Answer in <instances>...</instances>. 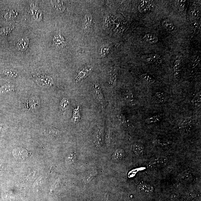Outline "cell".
<instances>
[{
    "label": "cell",
    "mask_w": 201,
    "mask_h": 201,
    "mask_svg": "<svg viewBox=\"0 0 201 201\" xmlns=\"http://www.w3.org/2000/svg\"><path fill=\"white\" fill-rule=\"evenodd\" d=\"M92 67L87 66V67L83 68L80 70L75 78V80L77 84H78L84 78L89 72L92 70Z\"/></svg>",
    "instance_id": "cell-6"
},
{
    "label": "cell",
    "mask_w": 201,
    "mask_h": 201,
    "mask_svg": "<svg viewBox=\"0 0 201 201\" xmlns=\"http://www.w3.org/2000/svg\"><path fill=\"white\" fill-rule=\"evenodd\" d=\"M30 103L33 109H36L40 107V101L38 98L34 97L31 98Z\"/></svg>",
    "instance_id": "cell-20"
},
{
    "label": "cell",
    "mask_w": 201,
    "mask_h": 201,
    "mask_svg": "<svg viewBox=\"0 0 201 201\" xmlns=\"http://www.w3.org/2000/svg\"><path fill=\"white\" fill-rule=\"evenodd\" d=\"M52 4L54 9L58 12L62 13L66 9V5L63 1H52Z\"/></svg>",
    "instance_id": "cell-9"
},
{
    "label": "cell",
    "mask_w": 201,
    "mask_h": 201,
    "mask_svg": "<svg viewBox=\"0 0 201 201\" xmlns=\"http://www.w3.org/2000/svg\"><path fill=\"white\" fill-rule=\"evenodd\" d=\"M192 102L195 104V106L200 107L201 106V92H198L192 99Z\"/></svg>",
    "instance_id": "cell-25"
},
{
    "label": "cell",
    "mask_w": 201,
    "mask_h": 201,
    "mask_svg": "<svg viewBox=\"0 0 201 201\" xmlns=\"http://www.w3.org/2000/svg\"><path fill=\"white\" fill-rule=\"evenodd\" d=\"M159 54L150 53L142 55L141 59L144 62L148 63L151 64L155 63L160 57Z\"/></svg>",
    "instance_id": "cell-5"
},
{
    "label": "cell",
    "mask_w": 201,
    "mask_h": 201,
    "mask_svg": "<svg viewBox=\"0 0 201 201\" xmlns=\"http://www.w3.org/2000/svg\"><path fill=\"white\" fill-rule=\"evenodd\" d=\"M30 9L33 17L37 21H40L43 18L42 13L37 5L32 4L30 5Z\"/></svg>",
    "instance_id": "cell-4"
},
{
    "label": "cell",
    "mask_w": 201,
    "mask_h": 201,
    "mask_svg": "<svg viewBox=\"0 0 201 201\" xmlns=\"http://www.w3.org/2000/svg\"><path fill=\"white\" fill-rule=\"evenodd\" d=\"M110 50V46L105 45H103L99 48V52L100 55L102 57L107 56Z\"/></svg>",
    "instance_id": "cell-24"
},
{
    "label": "cell",
    "mask_w": 201,
    "mask_h": 201,
    "mask_svg": "<svg viewBox=\"0 0 201 201\" xmlns=\"http://www.w3.org/2000/svg\"><path fill=\"white\" fill-rule=\"evenodd\" d=\"M141 77L143 80L149 84H152L154 83L155 80L153 77L146 73H143L141 75Z\"/></svg>",
    "instance_id": "cell-21"
},
{
    "label": "cell",
    "mask_w": 201,
    "mask_h": 201,
    "mask_svg": "<svg viewBox=\"0 0 201 201\" xmlns=\"http://www.w3.org/2000/svg\"><path fill=\"white\" fill-rule=\"evenodd\" d=\"M144 150V146L141 143H136L133 146V151L137 155H139L143 152Z\"/></svg>",
    "instance_id": "cell-19"
},
{
    "label": "cell",
    "mask_w": 201,
    "mask_h": 201,
    "mask_svg": "<svg viewBox=\"0 0 201 201\" xmlns=\"http://www.w3.org/2000/svg\"><path fill=\"white\" fill-rule=\"evenodd\" d=\"M139 189L143 193L146 194L151 193L153 191V187L149 184H142L140 186Z\"/></svg>",
    "instance_id": "cell-18"
},
{
    "label": "cell",
    "mask_w": 201,
    "mask_h": 201,
    "mask_svg": "<svg viewBox=\"0 0 201 201\" xmlns=\"http://www.w3.org/2000/svg\"><path fill=\"white\" fill-rule=\"evenodd\" d=\"M143 40L149 43L153 44L156 43L158 41V37L154 35L151 33H147L144 36Z\"/></svg>",
    "instance_id": "cell-14"
},
{
    "label": "cell",
    "mask_w": 201,
    "mask_h": 201,
    "mask_svg": "<svg viewBox=\"0 0 201 201\" xmlns=\"http://www.w3.org/2000/svg\"><path fill=\"white\" fill-rule=\"evenodd\" d=\"M29 40L27 38H22L18 40L16 44V49L19 51L24 52L28 48Z\"/></svg>",
    "instance_id": "cell-8"
},
{
    "label": "cell",
    "mask_w": 201,
    "mask_h": 201,
    "mask_svg": "<svg viewBox=\"0 0 201 201\" xmlns=\"http://www.w3.org/2000/svg\"><path fill=\"white\" fill-rule=\"evenodd\" d=\"M190 15L193 18H197L199 15V10L197 8L194 7L190 9Z\"/></svg>",
    "instance_id": "cell-30"
},
{
    "label": "cell",
    "mask_w": 201,
    "mask_h": 201,
    "mask_svg": "<svg viewBox=\"0 0 201 201\" xmlns=\"http://www.w3.org/2000/svg\"><path fill=\"white\" fill-rule=\"evenodd\" d=\"M96 94L97 97L98 99L101 102L103 101V96H102V92L100 91L99 88H97L96 87Z\"/></svg>",
    "instance_id": "cell-33"
},
{
    "label": "cell",
    "mask_w": 201,
    "mask_h": 201,
    "mask_svg": "<svg viewBox=\"0 0 201 201\" xmlns=\"http://www.w3.org/2000/svg\"><path fill=\"white\" fill-rule=\"evenodd\" d=\"M80 106H78L77 108L73 109L71 121L73 123H77L80 121Z\"/></svg>",
    "instance_id": "cell-17"
},
{
    "label": "cell",
    "mask_w": 201,
    "mask_h": 201,
    "mask_svg": "<svg viewBox=\"0 0 201 201\" xmlns=\"http://www.w3.org/2000/svg\"><path fill=\"white\" fill-rule=\"evenodd\" d=\"M181 66V61L180 59H177L174 62L173 70L175 76L177 75L179 73L180 67Z\"/></svg>",
    "instance_id": "cell-23"
},
{
    "label": "cell",
    "mask_w": 201,
    "mask_h": 201,
    "mask_svg": "<svg viewBox=\"0 0 201 201\" xmlns=\"http://www.w3.org/2000/svg\"><path fill=\"white\" fill-rule=\"evenodd\" d=\"M37 84L43 87H49L53 84V80L52 77L48 76H41L37 78Z\"/></svg>",
    "instance_id": "cell-3"
},
{
    "label": "cell",
    "mask_w": 201,
    "mask_h": 201,
    "mask_svg": "<svg viewBox=\"0 0 201 201\" xmlns=\"http://www.w3.org/2000/svg\"><path fill=\"white\" fill-rule=\"evenodd\" d=\"M178 9L181 11H184L185 9L186 1H178Z\"/></svg>",
    "instance_id": "cell-32"
},
{
    "label": "cell",
    "mask_w": 201,
    "mask_h": 201,
    "mask_svg": "<svg viewBox=\"0 0 201 201\" xmlns=\"http://www.w3.org/2000/svg\"><path fill=\"white\" fill-rule=\"evenodd\" d=\"M155 99L160 103H163L164 102L165 94L164 92L159 91L156 93L155 94Z\"/></svg>",
    "instance_id": "cell-27"
},
{
    "label": "cell",
    "mask_w": 201,
    "mask_h": 201,
    "mask_svg": "<svg viewBox=\"0 0 201 201\" xmlns=\"http://www.w3.org/2000/svg\"><path fill=\"white\" fill-rule=\"evenodd\" d=\"M70 156H69V157L67 158L68 161L69 162L74 161L76 158L75 153V152H73V153L70 154Z\"/></svg>",
    "instance_id": "cell-34"
},
{
    "label": "cell",
    "mask_w": 201,
    "mask_h": 201,
    "mask_svg": "<svg viewBox=\"0 0 201 201\" xmlns=\"http://www.w3.org/2000/svg\"><path fill=\"white\" fill-rule=\"evenodd\" d=\"M192 122H193V120H192V118H191V117H187L183 121L180 126L181 127H188L190 125L192 124Z\"/></svg>",
    "instance_id": "cell-28"
},
{
    "label": "cell",
    "mask_w": 201,
    "mask_h": 201,
    "mask_svg": "<svg viewBox=\"0 0 201 201\" xmlns=\"http://www.w3.org/2000/svg\"><path fill=\"white\" fill-rule=\"evenodd\" d=\"M120 119L121 121L122 122L124 126L126 125L127 124V120L126 119L124 115L123 114L121 115L120 116Z\"/></svg>",
    "instance_id": "cell-35"
},
{
    "label": "cell",
    "mask_w": 201,
    "mask_h": 201,
    "mask_svg": "<svg viewBox=\"0 0 201 201\" xmlns=\"http://www.w3.org/2000/svg\"><path fill=\"white\" fill-rule=\"evenodd\" d=\"M7 127L6 125L3 124H0V131L5 130Z\"/></svg>",
    "instance_id": "cell-36"
},
{
    "label": "cell",
    "mask_w": 201,
    "mask_h": 201,
    "mask_svg": "<svg viewBox=\"0 0 201 201\" xmlns=\"http://www.w3.org/2000/svg\"><path fill=\"white\" fill-rule=\"evenodd\" d=\"M150 1H142L140 3L138 6L139 11L141 13L146 12L150 8Z\"/></svg>",
    "instance_id": "cell-12"
},
{
    "label": "cell",
    "mask_w": 201,
    "mask_h": 201,
    "mask_svg": "<svg viewBox=\"0 0 201 201\" xmlns=\"http://www.w3.org/2000/svg\"><path fill=\"white\" fill-rule=\"evenodd\" d=\"M162 24L163 27L168 31H173L175 29V27L174 23L170 19H164L162 21Z\"/></svg>",
    "instance_id": "cell-13"
},
{
    "label": "cell",
    "mask_w": 201,
    "mask_h": 201,
    "mask_svg": "<svg viewBox=\"0 0 201 201\" xmlns=\"http://www.w3.org/2000/svg\"><path fill=\"white\" fill-rule=\"evenodd\" d=\"M2 74L5 75L7 76L12 77H16L18 76L17 72L11 69H6L3 72Z\"/></svg>",
    "instance_id": "cell-26"
},
{
    "label": "cell",
    "mask_w": 201,
    "mask_h": 201,
    "mask_svg": "<svg viewBox=\"0 0 201 201\" xmlns=\"http://www.w3.org/2000/svg\"><path fill=\"white\" fill-rule=\"evenodd\" d=\"M70 102L68 99L66 98H64L60 101L59 104L60 109L62 115H64L66 109L68 107Z\"/></svg>",
    "instance_id": "cell-16"
},
{
    "label": "cell",
    "mask_w": 201,
    "mask_h": 201,
    "mask_svg": "<svg viewBox=\"0 0 201 201\" xmlns=\"http://www.w3.org/2000/svg\"><path fill=\"white\" fill-rule=\"evenodd\" d=\"M124 155V152L122 149L116 150L112 156V159L116 162H119L122 160Z\"/></svg>",
    "instance_id": "cell-15"
},
{
    "label": "cell",
    "mask_w": 201,
    "mask_h": 201,
    "mask_svg": "<svg viewBox=\"0 0 201 201\" xmlns=\"http://www.w3.org/2000/svg\"><path fill=\"white\" fill-rule=\"evenodd\" d=\"M53 43L55 46L62 47L65 46L66 42L63 37L59 35L54 37L53 39Z\"/></svg>",
    "instance_id": "cell-11"
},
{
    "label": "cell",
    "mask_w": 201,
    "mask_h": 201,
    "mask_svg": "<svg viewBox=\"0 0 201 201\" xmlns=\"http://www.w3.org/2000/svg\"><path fill=\"white\" fill-rule=\"evenodd\" d=\"M125 98L129 102L134 103V95L130 91H127L125 93Z\"/></svg>",
    "instance_id": "cell-29"
},
{
    "label": "cell",
    "mask_w": 201,
    "mask_h": 201,
    "mask_svg": "<svg viewBox=\"0 0 201 201\" xmlns=\"http://www.w3.org/2000/svg\"><path fill=\"white\" fill-rule=\"evenodd\" d=\"M15 91V86L12 84H5L0 87V94H7Z\"/></svg>",
    "instance_id": "cell-10"
},
{
    "label": "cell",
    "mask_w": 201,
    "mask_h": 201,
    "mask_svg": "<svg viewBox=\"0 0 201 201\" xmlns=\"http://www.w3.org/2000/svg\"><path fill=\"white\" fill-rule=\"evenodd\" d=\"M162 117V115L157 114L152 116L148 118L146 120V121L148 123H152L157 122L161 120Z\"/></svg>",
    "instance_id": "cell-22"
},
{
    "label": "cell",
    "mask_w": 201,
    "mask_h": 201,
    "mask_svg": "<svg viewBox=\"0 0 201 201\" xmlns=\"http://www.w3.org/2000/svg\"><path fill=\"white\" fill-rule=\"evenodd\" d=\"M93 20L92 16L91 14H87L83 18L82 27L85 34H88L92 28Z\"/></svg>",
    "instance_id": "cell-2"
},
{
    "label": "cell",
    "mask_w": 201,
    "mask_h": 201,
    "mask_svg": "<svg viewBox=\"0 0 201 201\" xmlns=\"http://www.w3.org/2000/svg\"><path fill=\"white\" fill-rule=\"evenodd\" d=\"M13 154L14 157L19 161L26 160L30 155L27 150L19 148L14 149Z\"/></svg>",
    "instance_id": "cell-1"
},
{
    "label": "cell",
    "mask_w": 201,
    "mask_h": 201,
    "mask_svg": "<svg viewBox=\"0 0 201 201\" xmlns=\"http://www.w3.org/2000/svg\"><path fill=\"white\" fill-rule=\"evenodd\" d=\"M103 130L102 127L97 129L94 136V142L97 146L100 147L103 140Z\"/></svg>",
    "instance_id": "cell-7"
},
{
    "label": "cell",
    "mask_w": 201,
    "mask_h": 201,
    "mask_svg": "<svg viewBox=\"0 0 201 201\" xmlns=\"http://www.w3.org/2000/svg\"><path fill=\"white\" fill-rule=\"evenodd\" d=\"M110 79L109 84L111 86L113 87V86H114L116 84V73H114L112 74Z\"/></svg>",
    "instance_id": "cell-31"
}]
</instances>
